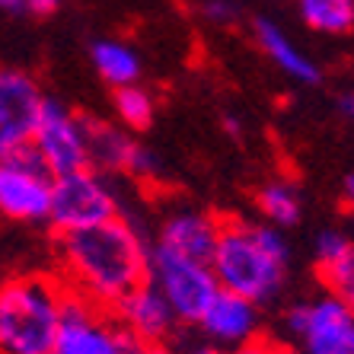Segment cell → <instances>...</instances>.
<instances>
[{
	"instance_id": "obj_1",
	"label": "cell",
	"mask_w": 354,
	"mask_h": 354,
	"mask_svg": "<svg viewBox=\"0 0 354 354\" xmlns=\"http://www.w3.org/2000/svg\"><path fill=\"white\" fill-rule=\"evenodd\" d=\"M58 278L71 294L112 310L128 290L147 281L150 246L124 217L58 233Z\"/></svg>"
},
{
	"instance_id": "obj_2",
	"label": "cell",
	"mask_w": 354,
	"mask_h": 354,
	"mask_svg": "<svg viewBox=\"0 0 354 354\" xmlns=\"http://www.w3.org/2000/svg\"><path fill=\"white\" fill-rule=\"evenodd\" d=\"M288 259L290 246L278 227L252 221H221L217 246L211 252V272L221 290L246 297L259 306L281 294L288 278Z\"/></svg>"
},
{
	"instance_id": "obj_3",
	"label": "cell",
	"mask_w": 354,
	"mask_h": 354,
	"mask_svg": "<svg viewBox=\"0 0 354 354\" xmlns=\"http://www.w3.org/2000/svg\"><path fill=\"white\" fill-rule=\"evenodd\" d=\"M67 288L55 274H17L0 284V354H51Z\"/></svg>"
},
{
	"instance_id": "obj_4",
	"label": "cell",
	"mask_w": 354,
	"mask_h": 354,
	"mask_svg": "<svg viewBox=\"0 0 354 354\" xmlns=\"http://www.w3.org/2000/svg\"><path fill=\"white\" fill-rule=\"evenodd\" d=\"M147 281L163 294L176 319L195 322V326L221 290L214 272H211V262H198V259L169 252L163 246H150Z\"/></svg>"
},
{
	"instance_id": "obj_5",
	"label": "cell",
	"mask_w": 354,
	"mask_h": 354,
	"mask_svg": "<svg viewBox=\"0 0 354 354\" xmlns=\"http://www.w3.org/2000/svg\"><path fill=\"white\" fill-rule=\"evenodd\" d=\"M112 217H118V195L109 185V179H102L99 169L86 166L77 173L55 176L48 211V223L55 227V233L96 227Z\"/></svg>"
},
{
	"instance_id": "obj_6",
	"label": "cell",
	"mask_w": 354,
	"mask_h": 354,
	"mask_svg": "<svg viewBox=\"0 0 354 354\" xmlns=\"http://www.w3.org/2000/svg\"><path fill=\"white\" fill-rule=\"evenodd\" d=\"M51 173L32 144L0 157V214L10 221H48L51 211Z\"/></svg>"
},
{
	"instance_id": "obj_7",
	"label": "cell",
	"mask_w": 354,
	"mask_h": 354,
	"mask_svg": "<svg viewBox=\"0 0 354 354\" xmlns=\"http://www.w3.org/2000/svg\"><path fill=\"white\" fill-rule=\"evenodd\" d=\"M131 338L122 332L112 313L67 290L58 342L51 354H128Z\"/></svg>"
},
{
	"instance_id": "obj_8",
	"label": "cell",
	"mask_w": 354,
	"mask_h": 354,
	"mask_svg": "<svg viewBox=\"0 0 354 354\" xmlns=\"http://www.w3.org/2000/svg\"><path fill=\"white\" fill-rule=\"evenodd\" d=\"M288 332H294L304 354H345L354 335V306L335 294L288 310Z\"/></svg>"
},
{
	"instance_id": "obj_9",
	"label": "cell",
	"mask_w": 354,
	"mask_h": 354,
	"mask_svg": "<svg viewBox=\"0 0 354 354\" xmlns=\"http://www.w3.org/2000/svg\"><path fill=\"white\" fill-rule=\"evenodd\" d=\"M29 144L39 150V157L45 160V166L55 176L77 173V169L90 166L86 134H83V115L71 112L58 99H45L41 102L39 122H35V131Z\"/></svg>"
},
{
	"instance_id": "obj_10",
	"label": "cell",
	"mask_w": 354,
	"mask_h": 354,
	"mask_svg": "<svg viewBox=\"0 0 354 354\" xmlns=\"http://www.w3.org/2000/svg\"><path fill=\"white\" fill-rule=\"evenodd\" d=\"M41 102L45 96H41L39 83L26 71L0 67V157H7L32 140Z\"/></svg>"
},
{
	"instance_id": "obj_11",
	"label": "cell",
	"mask_w": 354,
	"mask_h": 354,
	"mask_svg": "<svg viewBox=\"0 0 354 354\" xmlns=\"http://www.w3.org/2000/svg\"><path fill=\"white\" fill-rule=\"evenodd\" d=\"M83 134H86V157L90 166L99 173H128L138 179L157 173V160L150 150H144L131 138L128 128L109 124L99 118L83 115Z\"/></svg>"
},
{
	"instance_id": "obj_12",
	"label": "cell",
	"mask_w": 354,
	"mask_h": 354,
	"mask_svg": "<svg viewBox=\"0 0 354 354\" xmlns=\"http://www.w3.org/2000/svg\"><path fill=\"white\" fill-rule=\"evenodd\" d=\"M109 313L122 326L124 335L131 338V345H163L179 322L169 304L163 300V294L150 281L128 290Z\"/></svg>"
},
{
	"instance_id": "obj_13",
	"label": "cell",
	"mask_w": 354,
	"mask_h": 354,
	"mask_svg": "<svg viewBox=\"0 0 354 354\" xmlns=\"http://www.w3.org/2000/svg\"><path fill=\"white\" fill-rule=\"evenodd\" d=\"M198 326H201L205 338L233 351V348L249 345L259 338V306L246 297L230 294V290H217V297L211 300L205 316L198 319Z\"/></svg>"
},
{
	"instance_id": "obj_14",
	"label": "cell",
	"mask_w": 354,
	"mask_h": 354,
	"mask_svg": "<svg viewBox=\"0 0 354 354\" xmlns=\"http://www.w3.org/2000/svg\"><path fill=\"white\" fill-rule=\"evenodd\" d=\"M217 233H221V221L195 207H179L160 223L157 246L179 252V256L198 259V262H211V252L217 246Z\"/></svg>"
},
{
	"instance_id": "obj_15",
	"label": "cell",
	"mask_w": 354,
	"mask_h": 354,
	"mask_svg": "<svg viewBox=\"0 0 354 354\" xmlns=\"http://www.w3.org/2000/svg\"><path fill=\"white\" fill-rule=\"evenodd\" d=\"M256 41H259V48L265 51V58L272 61L278 71H284L288 77H294L300 83L319 80V67L313 64V58L281 26H274L272 19H256Z\"/></svg>"
},
{
	"instance_id": "obj_16",
	"label": "cell",
	"mask_w": 354,
	"mask_h": 354,
	"mask_svg": "<svg viewBox=\"0 0 354 354\" xmlns=\"http://www.w3.org/2000/svg\"><path fill=\"white\" fill-rule=\"evenodd\" d=\"M93 67L109 86H131L140 77V58L131 45L118 39H102L93 45Z\"/></svg>"
},
{
	"instance_id": "obj_17",
	"label": "cell",
	"mask_w": 354,
	"mask_h": 354,
	"mask_svg": "<svg viewBox=\"0 0 354 354\" xmlns=\"http://www.w3.org/2000/svg\"><path fill=\"white\" fill-rule=\"evenodd\" d=\"M256 207L265 223H272L278 230L294 227L300 221V192L290 179H272L256 192Z\"/></svg>"
},
{
	"instance_id": "obj_18",
	"label": "cell",
	"mask_w": 354,
	"mask_h": 354,
	"mask_svg": "<svg viewBox=\"0 0 354 354\" xmlns=\"http://www.w3.org/2000/svg\"><path fill=\"white\" fill-rule=\"evenodd\" d=\"M300 19L313 32L345 35L354 26V0H297Z\"/></svg>"
},
{
	"instance_id": "obj_19",
	"label": "cell",
	"mask_w": 354,
	"mask_h": 354,
	"mask_svg": "<svg viewBox=\"0 0 354 354\" xmlns=\"http://www.w3.org/2000/svg\"><path fill=\"white\" fill-rule=\"evenodd\" d=\"M153 112H157L153 96H150L147 90H140L138 83L118 86L115 90V115H118V122H122V128L140 131V128H147V124L153 122Z\"/></svg>"
},
{
	"instance_id": "obj_20",
	"label": "cell",
	"mask_w": 354,
	"mask_h": 354,
	"mask_svg": "<svg viewBox=\"0 0 354 354\" xmlns=\"http://www.w3.org/2000/svg\"><path fill=\"white\" fill-rule=\"evenodd\" d=\"M316 272H319L322 284H326V294H335L338 300L354 306V243L332 262L316 265Z\"/></svg>"
},
{
	"instance_id": "obj_21",
	"label": "cell",
	"mask_w": 354,
	"mask_h": 354,
	"mask_svg": "<svg viewBox=\"0 0 354 354\" xmlns=\"http://www.w3.org/2000/svg\"><path fill=\"white\" fill-rule=\"evenodd\" d=\"M351 246V239L345 236V233H335V230H326V233H319V239H316V265H326V262H332L335 256H342L345 249Z\"/></svg>"
},
{
	"instance_id": "obj_22",
	"label": "cell",
	"mask_w": 354,
	"mask_h": 354,
	"mask_svg": "<svg viewBox=\"0 0 354 354\" xmlns=\"http://www.w3.org/2000/svg\"><path fill=\"white\" fill-rule=\"evenodd\" d=\"M201 13H205V19H211V23H217V26L236 19V7H233L230 0H205Z\"/></svg>"
},
{
	"instance_id": "obj_23",
	"label": "cell",
	"mask_w": 354,
	"mask_h": 354,
	"mask_svg": "<svg viewBox=\"0 0 354 354\" xmlns=\"http://www.w3.org/2000/svg\"><path fill=\"white\" fill-rule=\"evenodd\" d=\"M26 10L32 17H51L61 10V0H26Z\"/></svg>"
},
{
	"instance_id": "obj_24",
	"label": "cell",
	"mask_w": 354,
	"mask_h": 354,
	"mask_svg": "<svg viewBox=\"0 0 354 354\" xmlns=\"http://www.w3.org/2000/svg\"><path fill=\"white\" fill-rule=\"evenodd\" d=\"M230 354H272V342H262V338H256V342H249V345L233 348Z\"/></svg>"
},
{
	"instance_id": "obj_25",
	"label": "cell",
	"mask_w": 354,
	"mask_h": 354,
	"mask_svg": "<svg viewBox=\"0 0 354 354\" xmlns=\"http://www.w3.org/2000/svg\"><path fill=\"white\" fill-rule=\"evenodd\" d=\"M128 354H176V351L166 345H131Z\"/></svg>"
},
{
	"instance_id": "obj_26",
	"label": "cell",
	"mask_w": 354,
	"mask_h": 354,
	"mask_svg": "<svg viewBox=\"0 0 354 354\" xmlns=\"http://www.w3.org/2000/svg\"><path fill=\"white\" fill-rule=\"evenodd\" d=\"M345 205L354 211V173L345 179Z\"/></svg>"
},
{
	"instance_id": "obj_27",
	"label": "cell",
	"mask_w": 354,
	"mask_h": 354,
	"mask_svg": "<svg viewBox=\"0 0 354 354\" xmlns=\"http://www.w3.org/2000/svg\"><path fill=\"white\" fill-rule=\"evenodd\" d=\"M0 10H26V0H0Z\"/></svg>"
},
{
	"instance_id": "obj_28",
	"label": "cell",
	"mask_w": 354,
	"mask_h": 354,
	"mask_svg": "<svg viewBox=\"0 0 354 354\" xmlns=\"http://www.w3.org/2000/svg\"><path fill=\"white\" fill-rule=\"evenodd\" d=\"M272 354H304L300 348H288V345H272Z\"/></svg>"
},
{
	"instance_id": "obj_29",
	"label": "cell",
	"mask_w": 354,
	"mask_h": 354,
	"mask_svg": "<svg viewBox=\"0 0 354 354\" xmlns=\"http://www.w3.org/2000/svg\"><path fill=\"white\" fill-rule=\"evenodd\" d=\"M189 354H223L221 348H211V345H205V348H192Z\"/></svg>"
},
{
	"instance_id": "obj_30",
	"label": "cell",
	"mask_w": 354,
	"mask_h": 354,
	"mask_svg": "<svg viewBox=\"0 0 354 354\" xmlns=\"http://www.w3.org/2000/svg\"><path fill=\"white\" fill-rule=\"evenodd\" d=\"M345 354H354V335H351V342H348V348H345Z\"/></svg>"
}]
</instances>
